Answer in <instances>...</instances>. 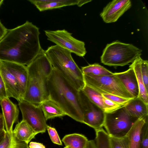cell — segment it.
I'll return each instance as SVG.
<instances>
[{
  "instance_id": "obj_1",
  "label": "cell",
  "mask_w": 148,
  "mask_h": 148,
  "mask_svg": "<svg viewBox=\"0 0 148 148\" xmlns=\"http://www.w3.org/2000/svg\"><path fill=\"white\" fill-rule=\"evenodd\" d=\"M39 28L27 21L8 29L0 40V61L29 64L40 52Z\"/></svg>"
},
{
  "instance_id": "obj_2",
  "label": "cell",
  "mask_w": 148,
  "mask_h": 148,
  "mask_svg": "<svg viewBox=\"0 0 148 148\" xmlns=\"http://www.w3.org/2000/svg\"><path fill=\"white\" fill-rule=\"evenodd\" d=\"M47 88L50 99L56 103L66 115L83 123L79 90L53 68L47 80Z\"/></svg>"
},
{
  "instance_id": "obj_3",
  "label": "cell",
  "mask_w": 148,
  "mask_h": 148,
  "mask_svg": "<svg viewBox=\"0 0 148 148\" xmlns=\"http://www.w3.org/2000/svg\"><path fill=\"white\" fill-rule=\"evenodd\" d=\"M53 68L61 73L79 90L85 85L83 74L72 58L71 53L56 45L45 51Z\"/></svg>"
},
{
  "instance_id": "obj_4",
  "label": "cell",
  "mask_w": 148,
  "mask_h": 148,
  "mask_svg": "<svg viewBox=\"0 0 148 148\" xmlns=\"http://www.w3.org/2000/svg\"><path fill=\"white\" fill-rule=\"evenodd\" d=\"M140 49L129 44L116 41L108 44L101 57V62L110 66H123L141 55Z\"/></svg>"
},
{
  "instance_id": "obj_5",
  "label": "cell",
  "mask_w": 148,
  "mask_h": 148,
  "mask_svg": "<svg viewBox=\"0 0 148 148\" xmlns=\"http://www.w3.org/2000/svg\"><path fill=\"white\" fill-rule=\"evenodd\" d=\"M138 119L131 116L122 106L112 112L105 113L103 126L109 136L121 138L125 136Z\"/></svg>"
},
{
  "instance_id": "obj_6",
  "label": "cell",
  "mask_w": 148,
  "mask_h": 148,
  "mask_svg": "<svg viewBox=\"0 0 148 148\" xmlns=\"http://www.w3.org/2000/svg\"><path fill=\"white\" fill-rule=\"evenodd\" d=\"M83 75L85 84L101 94H112L129 99L134 98L114 74L107 76L90 74Z\"/></svg>"
},
{
  "instance_id": "obj_7",
  "label": "cell",
  "mask_w": 148,
  "mask_h": 148,
  "mask_svg": "<svg viewBox=\"0 0 148 148\" xmlns=\"http://www.w3.org/2000/svg\"><path fill=\"white\" fill-rule=\"evenodd\" d=\"M44 32L47 40L56 45L79 57H83L86 55L85 43L72 36V33L65 29Z\"/></svg>"
},
{
  "instance_id": "obj_8",
  "label": "cell",
  "mask_w": 148,
  "mask_h": 148,
  "mask_svg": "<svg viewBox=\"0 0 148 148\" xmlns=\"http://www.w3.org/2000/svg\"><path fill=\"white\" fill-rule=\"evenodd\" d=\"M22 120L25 121L38 134L45 132L47 125L39 106L23 100L18 102Z\"/></svg>"
},
{
  "instance_id": "obj_9",
  "label": "cell",
  "mask_w": 148,
  "mask_h": 148,
  "mask_svg": "<svg viewBox=\"0 0 148 148\" xmlns=\"http://www.w3.org/2000/svg\"><path fill=\"white\" fill-rule=\"evenodd\" d=\"M83 113V122L95 130L103 126L105 113L99 106L91 102L81 90H79Z\"/></svg>"
},
{
  "instance_id": "obj_10",
  "label": "cell",
  "mask_w": 148,
  "mask_h": 148,
  "mask_svg": "<svg viewBox=\"0 0 148 148\" xmlns=\"http://www.w3.org/2000/svg\"><path fill=\"white\" fill-rule=\"evenodd\" d=\"M131 6V2L130 0H113L103 8L100 15L106 23L114 22Z\"/></svg>"
},
{
  "instance_id": "obj_11",
  "label": "cell",
  "mask_w": 148,
  "mask_h": 148,
  "mask_svg": "<svg viewBox=\"0 0 148 148\" xmlns=\"http://www.w3.org/2000/svg\"><path fill=\"white\" fill-rule=\"evenodd\" d=\"M0 73L5 84L8 97L14 98L18 102L23 100L17 80L3 61H0Z\"/></svg>"
},
{
  "instance_id": "obj_12",
  "label": "cell",
  "mask_w": 148,
  "mask_h": 148,
  "mask_svg": "<svg viewBox=\"0 0 148 148\" xmlns=\"http://www.w3.org/2000/svg\"><path fill=\"white\" fill-rule=\"evenodd\" d=\"M0 104L5 130L8 132H12L13 125L18 120V108L17 105L13 103L8 97L0 100Z\"/></svg>"
},
{
  "instance_id": "obj_13",
  "label": "cell",
  "mask_w": 148,
  "mask_h": 148,
  "mask_svg": "<svg viewBox=\"0 0 148 148\" xmlns=\"http://www.w3.org/2000/svg\"><path fill=\"white\" fill-rule=\"evenodd\" d=\"M40 12L76 5L81 7L89 2L88 0H29Z\"/></svg>"
},
{
  "instance_id": "obj_14",
  "label": "cell",
  "mask_w": 148,
  "mask_h": 148,
  "mask_svg": "<svg viewBox=\"0 0 148 148\" xmlns=\"http://www.w3.org/2000/svg\"><path fill=\"white\" fill-rule=\"evenodd\" d=\"M120 80L127 90L133 98L138 97L139 89L135 73L133 69L129 67L127 71L114 73Z\"/></svg>"
},
{
  "instance_id": "obj_15",
  "label": "cell",
  "mask_w": 148,
  "mask_h": 148,
  "mask_svg": "<svg viewBox=\"0 0 148 148\" xmlns=\"http://www.w3.org/2000/svg\"><path fill=\"white\" fill-rule=\"evenodd\" d=\"M4 63L13 74L18 84L23 99L28 79L27 66L16 63L4 61Z\"/></svg>"
},
{
  "instance_id": "obj_16",
  "label": "cell",
  "mask_w": 148,
  "mask_h": 148,
  "mask_svg": "<svg viewBox=\"0 0 148 148\" xmlns=\"http://www.w3.org/2000/svg\"><path fill=\"white\" fill-rule=\"evenodd\" d=\"M129 113L138 119L148 117V104L138 97L131 99L125 106Z\"/></svg>"
},
{
  "instance_id": "obj_17",
  "label": "cell",
  "mask_w": 148,
  "mask_h": 148,
  "mask_svg": "<svg viewBox=\"0 0 148 148\" xmlns=\"http://www.w3.org/2000/svg\"><path fill=\"white\" fill-rule=\"evenodd\" d=\"M12 132L18 140L27 144L38 134L25 121L22 120L16 125Z\"/></svg>"
},
{
  "instance_id": "obj_18",
  "label": "cell",
  "mask_w": 148,
  "mask_h": 148,
  "mask_svg": "<svg viewBox=\"0 0 148 148\" xmlns=\"http://www.w3.org/2000/svg\"><path fill=\"white\" fill-rule=\"evenodd\" d=\"M148 117L138 119L126 135L129 148H140L141 131Z\"/></svg>"
},
{
  "instance_id": "obj_19",
  "label": "cell",
  "mask_w": 148,
  "mask_h": 148,
  "mask_svg": "<svg viewBox=\"0 0 148 148\" xmlns=\"http://www.w3.org/2000/svg\"><path fill=\"white\" fill-rule=\"evenodd\" d=\"M39 106L46 121L55 117H62L66 115L59 106L50 99L42 102Z\"/></svg>"
},
{
  "instance_id": "obj_20",
  "label": "cell",
  "mask_w": 148,
  "mask_h": 148,
  "mask_svg": "<svg viewBox=\"0 0 148 148\" xmlns=\"http://www.w3.org/2000/svg\"><path fill=\"white\" fill-rule=\"evenodd\" d=\"M141 59L140 56L138 57L132 63L129 67L133 69L137 78L139 89L138 97L148 104V92L145 88L141 72L140 61Z\"/></svg>"
},
{
  "instance_id": "obj_21",
  "label": "cell",
  "mask_w": 148,
  "mask_h": 148,
  "mask_svg": "<svg viewBox=\"0 0 148 148\" xmlns=\"http://www.w3.org/2000/svg\"><path fill=\"white\" fill-rule=\"evenodd\" d=\"M88 141L85 136L77 133L66 135L62 139L65 146L70 148H86Z\"/></svg>"
},
{
  "instance_id": "obj_22",
  "label": "cell",
  "mask_w": 148,
  "mask_h": 148,
  "mask_svg": "<svg viewBox=\"0 0 148 148\" xmlns=\"http://www.w3.org/2000/svg\"><path fill=\"white\" fill-rule=\"evenodd\" d=\"M81 90L90 101L105 112L106 107L103 101L101 93L86 84Z\"/></svg>"
},
{
  "instance_id": "obj_23",
  "label": "cell",
  "mask_w": 148,
  "mask_h": 148,
  "mask_svg": "<svg viewBox=\"0 0 148 148\" xmlns=\"http://www.w3.org/2000/svg\"><path fill=\"white\" fill-rule=\"evenodd\" d=\"M0 148H29L28 144L18 140L13 132H6L4 139L0 144Z\"/></svg>"
},
{
  "instance_id": "obj_24",
  "label": "cell",
  "mask_w": 148,
  "mask_h": 148,
  "mask_svg": "<svg viewBox=\"0 0 148 148\" xmlns=\"http://www.w3.org/2000/svg\"><path fill=\"white\" fill-rule=\"evenodd\" d=\"M81 70L83 74H90L98 76L112 75L114 74V73L97 63L82 67Z\"/></svg>"
},
{
  "instance_id": "obj_25",
  "label": "cell",
  "mask_w": 148,
  "mask_h": 148,
  "mask_svg": "<svg viewBox=\"0 0 148 148\" xmlns=\"http://www.w3.org/2000/svg\"><path fill=\"white\" fill-rule=\"evenodd\" d=\"M96 148H110V136L102 128L95 130Z\"/></svg>"
},
{
  "instance_id": "obj_26",
  "label": "cell",
  "mask_w": 148,
  "mask_h": 148,
  "mask_svg": "<svg viewBox=\"0 0 148 148\" xmlns=\"http://www.w3.org/2000/svg\"><path fill=\"white\" fill-rule=\"evenodd\" d=\"M110 148H129L126 136L121 138L110 136Z\"/></svg>"
},
{
  "instance_id": "obj_27",
  "label": "cell",
  "mask_w": 148,
  "mask_h": 148,
  "mask_svg": "<svg viewBox=\"0 0 148 148\" xmlns=\"http://www.w3.org/2000/svg\"><path fill=\"white\" fill-rule=\"evenodd\" d=\"M140 148H148V119L147 120L141 130Z\"/></svg>"
},
{
  "instance_id": "obj_28",
  "label": "cell",
  "mask_w": 148,
  "mask_h": 148,
  "mask_svg": "<svg viewBox=\"0 0 148 148\" xmlns=\"http://www.w3.org/2000/svg\"><path fill=\"white\" fill-rule=\"evenodd\" d=\"M141 75L146 90L148 92V61L142 59L140 61Z\"/></svg>"
},
{
  "instance_id": "obj_29",
  "label": "cell",
  "mask_w": 148,
  "mask_h": 148,
  "mask_svg": "<svg viewBox=\"0 0 148 148\" xmlns=\"http://www.w3.org/2000/svg\"><path fill=\"white\" fill-rule=\"evenodd\" d=\"M102 95L103 97L121 106H125L131 99L108 94L103 93L102 94Z\"/></svg>"
},
{
  "instance_id": "obj_30",
  "label": "cell",
  "mask_w": 148,
  "mask_h": 148,
  "mask_svg": "<svg viewBox=\"0 0 148 148\" xmlns=\"http://www.w3.org/2000/svg\"><path fill=\"white\" fill-rule=\"evenodd\" d=\"M50 138L54 144L62 145V143L56 129L54 127L47 125V127Z\"/></svg>"
},
{
  "instance_id": "obj_31",
  "label": "cell",
  "mask_w": 148,
  "mask_h": 148,
  "mask_svg": "<svg viewBox=\"0 0 148 148\" xmlns=\"http://www.w3.org/2000/svg\"><path fill=\"white\" fill-rule=\"evenodd\" d=\"M102 100L106 107L105 113L112 112L122 106L114 102L103 96Z\"/></svg>"
},
{
  "instance_id": "obj_32",
  "label": "cell",
  "mask_w": 148,
  "mask_h": 148,
  "mask_svg": "<svg viewBox=\"0 0 148 148\" xmlns=\"http://www.w3.org/2000/svg\"><path fill=\"white\" fill-rule=\"evenodd\" d=\"M8 97L5 84L0 73V101Z\"/></svg>"
},
{
  "instance_id": "obj_33",
  "label": "cell",
  "mask_w": 148,
  "mask_h": 148,
  "mask_svg": "<svg viewBox=\"0 0 148 148\" xmlns=\"http://www.w3.org/2000/svg\"><path fill=\"white\" fill-rule=\"evenodd\" d=\"M28 146L29 148H46L42 144L36 142H30Z\"/></svg>"
},
{
  "instance_id": "obj_34",
  "label": "cell",
  "mask_w": 148,
  "mask_h": 148,
  "mask_svg": "<svg viewBox=\"0 0 148 148\" xmlns=\"http://www.w3.org/2000/svg\"><path fill=\"white\" fill-rule=\"evenodd\" d=\"M8 29L2 24L0 21V40L6 34Z\"/></svg>"
},
{
  "instance_id": "obj_35",
  "label": "cell",
  "mask_w": 148,
  "mask_h": 148,
  "mask_svg": "<svg viewBox=\"0 0 148 148\" xmlns=\"http://www.w3.org/2000/svg\"><path fill=\"white\" fill-rule=\"evenodd\" d=\"M86 148H96L95 140H88Z\"/></svg>"
},
{
  "instance_id": "obj_36",
  "label": "cell",
  "mask_w": 148,
  "mask_h": 148,
  "mask_svg": "<svg viewBox=\"0 0 148 148\" xmlns=\"http://www.w3.org/2000/svg\"><path fill=\"white\" fill-rule=\"evenodd\" d=\"M6 131L4 129L0 131V144L3 140L6 133Z\"/></svg>"
},
{
  "instance_id": "obj_37",
  "label": "cell",
  "mask_w": 148,
  "mask_h": 148,
  "mask_svg": "<svg viewBox=\"0 0 148 148\" xmlns=\"http://www.w3.org/2000/svg\"><path fill=\"white\" fill-rule=\"evenodd\" d=\"M5 129V125L2 116L0 118V131Z\"/></svg>"
},
{
  "instance_id": "obj_38",
  "label": "cell",
  "mask_w": 148,
  "mask_h": 148,
  "mask_svg": "<svg viewBox=\"0 0 148 148\" xmlns=\"http://www.w3.org/2000/svg\"><path fill=\"white\" fill-rule=\"evenodd\" d=\"M3 0H0V7L3 3Z\"/></svg>"
},
{
  "instance_id": "obj_39",
  "label": "cell",
  "mask_w": 148,
  "mask_h": 148,
  "mask_svg": "<svg viewBox=\"0 0 148 148\" xmlns=\"http://www.w3.org/2000/svg\"><path fill=\"white\" fill-rule=\"evenodd\" d=\"M64 148H70L68 146H65Z\"/></svg>"
},
{
  "instance_id": "obj_40",
  "label": "cell",
  "mask_w": 148,
  "mask_h": 148,
  "mask_svg": "<svg viewBox=\"0 0 148 148\" xmlns=\"http://www.w3.org/2000/svg\"><path fill=\"white\" fill-rule=\"evenodd\" d=\"M2 116V114H1V113H0V118Z\"/></svg>"
}]
</instances>
